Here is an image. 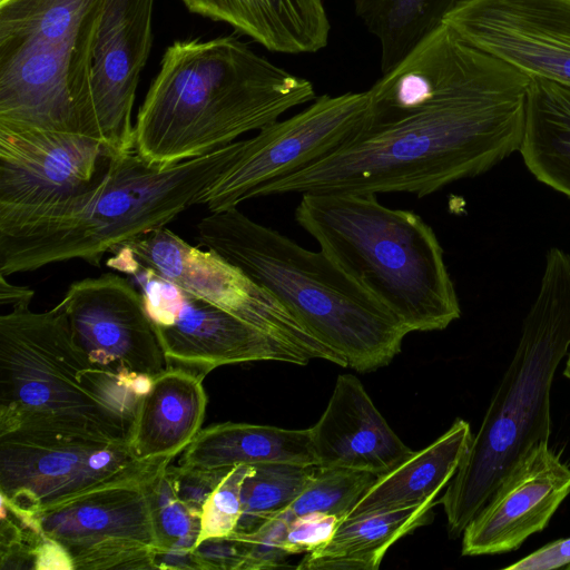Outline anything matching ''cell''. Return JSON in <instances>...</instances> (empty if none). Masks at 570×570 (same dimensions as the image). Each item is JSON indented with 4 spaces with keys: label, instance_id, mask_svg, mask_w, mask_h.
<instances>
[{
    "label": "cell",
    "instance_id": "obj_1",
    "mask_svg": "<svg viewBox=\"0 0 570 570\" xmlns=\"http://www.w3.org/2000/svg\"><path fill=\"white\" fill-rule=\"evenodd\" d=\"M402 110L370 111L340 148L266 183L247 200L285 194L431 195L520 149L532 77L474 47L445 22L380 78Z\"/></svg>",
    "mask_w": 570,
    "mask_h": 570
},
{
    "label": "cell",
    "instance_id": "obj_2",
    "mask_svg": "<svg viewBox=\"0 0 570 570\" xmlns=\"http://www.w3.org/2000/svg\"><path fill=\"white\" fill-rule=\"evenodd\" d=\"M316 97L309 80L237 37L176 41L138 110L135 149L158 165L203 156Z\"/></svg>",
    "mask_w": 570,
    "mask_h": 570
},
{
    "label": "cell",
    "instance_id": "obj_3",
    "mask_svg": "<svg viewBox=\"0 0 570 570\" xmlns=\"http://www.w3.org/2000/svg\"><path fill=\"white\" fill-rule=\"evenodd\" d=\"M246 139L170 165L136 149L114 155L88 190L47 208L0 217V274L81 259L99 266L106 253L166 227L238 160Z\"/></svg>",
    "mask_w": 570,
    "mask_h": 570
},
{
    "label": "cell",
    "instance_id": "obj_4",
    "mask_svg": "<svg viewBox=\"0 0 570 570\" xmlns=\"http://www.w3.org/2000/svg\"><path fill=\"white\" fill-rule=\"evenodd\" d=\"M151 380L94 364L58 304L40 313L19 305L0 316V436L128 442Z\"/></svg>",
    "mask_w": 570,
    "mask_h": 570
},
{
    "label": "cell",
    "instance_id": "obj_5",
    "mask_svg": "<svg viewBox=\"0 0 570 570\" xmlns=\"http://www.w3.org/2000/svg\"><path fill=\"white\" fill-rule=\"evenodd\" d=\"M199 245L269 291L316 340L357 372L387 365L410 333L321 249L298 245L237 207L196 225Z\"/></svg>",
    "mask_w": 570,
    "mask_h": 570
},
{
    "label": "cell",
    "instance_id": "obj_6",
    "mask_svg": "<svg viewBox=\"0 0 570 570\" xmlns=\"http://www.w3.org/2000/svg\"><path fill=\"white\" fill-rule=\"evenodd\" d=\"M296 223L410 333L442 331L461 316L443 248L415 212L377 194H304Z\"/></svg>",
    "mask_w": 570,
    "mask_h": 570
},
{
    "label": "cell",
    "instance_id": "obj_7",
    "mask_svg": "<svg viewBox=\"0 0 570 570\" xmlns=\"http://www.w3.org/2000/svg\"><path fill=\"white\" fill-rule=\"evenodd\" d=\"M569 347L570 255L553 247L513 357L439 499L450 538L463 533L520 455L535 443L549 442L552 381Z\"/></svg>",
    "mask_w": 570,
    "mask_h": 570
},
{
    "label": "cell",
    "instance_id": "obj_8",
    "mask_svg": "<svg viewBox=\"0 0 570 570\" xmlns=\"http://www.w3.org/2000/svg\"><path fill=\"white\" fill-rule=\"evenodd\" d=\"M110 254L106 265L138 285L168 367L205 379L228 364L309 362L292 346L165 279L121 248Z\"/></svg>",
    "mask_w": 570,
    "mask_h": 570
},
{
    "label": "cell",
    "instance_id": "obj_9",
    "mask_svg": "<svg viewBox=\"0 0 570 570\" xmlns=\"http://www.w3.org/2000/svg\"><path fill=\"white\" fill-rule=\"evenodd\" d=\"M154 0H102L98 19L73 58L79 132L114 155L135 149L131 114L151 48Z\"/></svg>",
    "mask_w": 570,
    "mask_h": 570
},
{
    "label": "cell",
    "instance_id": "obj_10",
    "mask_svg": "<svg viewBox=\"0 0 570 570\" xmlns=\"http://www.w3.org/2000/svg\"><path fill=\"white\" fill-rule=\"evenodd\" d=\"M171 460H138L128 442L63 436H0V491L37 514L87 493L150 479Z\"/></svg>",
    "mask_w": 570,
    "mask_h": 570
},
{
    "label": "cell",
    "instance_id": "obj_11",
    "mask_svg": "<svg viewBox=\"0 0 570 570\" xmlns=\"http://www.w3.org/2000/svg\"><path fill=\"white\" fill-rule=\"evenodd\" d=\"M117 247L184 291L259 328L307 358L347 367L340 355L308 333L269 291L219 254L190 245L167 227Z\"/></svg>",
    "mask_w": 570,
    "mask_h": 570
},
{
    "label": "cell",
    "instance_id": "obj_12",
    "mask_svg": "<svg viewBox=\"0 0 570 570\" xmlns=\"http://www.w3.org/2000/svg\"><path fill=\"white\" fill-rule=\"evenodd\" d=\"M368 90L317 96L306 108L246 139L236 164L198 200L209 212L237 207L255 188L297 171L348 141L363 126Z\"/></svg>",
    "mask_w": 570,
    "mask_h": 570
},
{
    "label": "cell",
    "instance_id": "obj_13",
    "mask_svg": "<svg viewBox=\"0 0 570 570\" xmlns=\"http://www.w3.org/2000/svg\"><path fill=\"white\" fill-rule=\"evenodd\" d=\"M148 480L41 511L36 514L41 530L67 550L75 570L153 569L157 541L145 490Z\"/></svg>",
    "mask_w": 570,
    "mask_h": 570
},
{
    "label": "cell",
    "instance_id": "obj_14",
    "mask_svg": "<svg viewBox=\"0 0 570 570\" xmlns=\"http://www.w3.org/2000/svg\"><path fill=\"white\" fill-rule=\"evenodd\" d=\"M76 343L100 368L137 380L168 368L141 292L115 272L71 283L58 303Z\"/></svg>",
    "mask_w": 570,
    "mask_h": 570
},
{
    "label": "cell",
    "instance_id": "obj_15",
    "mask_svg": "<svg viewBox=\"0 0 570 570\" xmlns=\"http://www.w3.org/2000/svg\"><path fill=\"white\" fill-rule=\"evenodd\" d=\"M114 154L79 132L0 122V217L62 203L94 186Z\"/></svg>",
    "mask_w": 570,
    "mask_h": 570
},
{
    "label": "cell",
    "instance_id": "obj_16",
    "mask_svg": "<svg viewBox=\"0 0 570 570\" xmlns=\"http://www.w3.org/2000/svg\"><path fill=\"white\" fill-rule=\"evenodd\" d=\"M442 21L524 73L570 87V0H463Z\"/></svg>",
    "mask_w": 570,
    "mask_h": 570
},
{
    "label": "cell",
    "instance_id": "obj_17",
    "mask_svg": "<svg viewBox=\"0 0 570 570\" xmlns=\"http://www.w3.org/2000/svg\"><path fill=\"white\" fill-rule=\"evenodd\" d=\"M569 494L570 466L549 442L533 444L465 527L462 556H493L520 548L548 525Z\"/></svg>",
    "mask_w": 570,
    "mask_h": 570
},
{
    "label": "cell",
    "instance_id": "obj_18",
    "mask_svg": "<svg viewBox=\"0 0 570 570\" xmlns=\"http://www.w3.org/2000/svg\"><path fill=\"white\" fill-rule=\"evenodd\" d=\"M76 53L33 40L0 41V122L79 132L72 85Z\"/></svg>",
    "mask_w": 570,
    "mask_h": 570
},
{
    "label": "cell",
    "instance_id": "obj_19",
    "mask_svg": "<svg viewBox=\"0 0 570 570\" xmlns=\"http://www.w3.org/2000/svg\"><path fill=\"white\" fill-rule=\"evenodd\" d=\"M309 429L316 464L321 465L381 475L413 452L352 374L337 376L324 412Z\"/></svg>",
    "mask_w": 570,
    "mask_h": 570
},
{
    "label": "cell",
    "instance_id": "obj_20",
    "mask_svg": "<svg viewBox=\"0 0 570 570\" xmlns=\"http://www.w3.org/2000/svg\"><path fill=\"white\" fill-rule=\"evenodd\" d=\"M203 380L176 367L153 377L138 402L128 438L138 460H173L191 443L208 402Z\"/></svg>",
    "mask_w": 570,
    "mask_h": 570
},
{
    "label": "cell",
    "instance_id": "obj_21",
    "mask_svg": "<svg viewBox=\"0 0 570 570\" xmlns=\"http://www.w3.org/2000/svg\"><path fill=\"white\" fill-rule=\"evenodd\" d=\"M189 11L223 21L269 51L315 53L328 43L324 0H181Z\"/></svg>",
    "mask_w": 570,
    "mask_h": 570
},
{
    "label": "cell",
    "instance_id": "obj_22",
    "mask_svg": "<svg viewBox=\"0 0 570 570\" xmlns=\"http://www.w3.org/2000/svg\"><path fill=\"white\" fill-rule=\"evenodd\" d=\"M472 438L470 424L456 419L431 444L379 475L346 518L435 499L456 473Z\"/></svg>",
    "mask_w": 570,
    "mask_h": 570
},
{
    "label": "cell",
    "instance_id": "obj_23",
    "mask_svg": "<svg viewBox=\"0 0 570 570\" xmlns=\"http://www.w3.org/2000/svg\"><path fill=\"white\" fill-rule=\"evenodd\" d=\"M271 462L316 464L311 429L225 422L200 430L180 464L200 469Z\"/></svg>",
    "mask_w": 570,
    "mask_h": 570
},
{
    "label": "cell",
    "instance_id": "obj_24",
    "mask_svg": "<svg viewBox=\"0 0 570 570\" xmlns=\"http://www.w3.org/2000/svg\"><path fill=\"white\" fill-rule=\"evenodd\" d=\"M531 174L570 197V87L532 77L519 149Z\"/></svg>",
    "mask_w": 570,
    "mask_h": 570
},
{
    "label": "cell",
    "instance_id": "obj_25",
    "mask_svg": "<svg viewBox=\"0 0 570 570\" xmlns=\"http://www.w3.org/2000/svg\"><path fill=\"white\" fill-rule=\"evenodd\" d=\"M102 0H0V41L33 40L78 50Z\"/></svg>",
    "mask_w": 570,
    "mask_h": 570
},
{
    "label": "cell",
    "instance_id": "obj_26",
    "mask_svg": "<svg viewBox=\"0 0 570 570\" xmlns=\"http://www.w3.org/2000/svg\"><path fill=\"white\" fill-rule=\"evenodd\" d=\"M463 0H355V13L380 48L381 72L393 68Z\"/></svg>",
    "mask_w": 570,
    "mask_h": 570
},
{
    "label": "cell",
    "instance_id": "obj_27",
    "mask_svg": "<svg viewBox=\"0 0 570 570\" xmlns=\"http://www.w3.org/2000/svg\"><path fill=\"white\" fill-rule=\"evenodd\" d=\"M439 499L391 510L368 512L343 519L332 540L308 552L312 557H355L377 569L386 551L402 537L431 521Z\"/></svg>",
    "mask_w": 570,
    "mask_h": 570
},
{
    "label": "cell",
    "instance_id": "obj_28",
    "mask_svg": "<svg viewBox=\"0 0 570 570\" xmlns=\"http://www.w3.org/2000/svg\"><path fill=\"white\" fill-rule=\"evenodd\" d=\"M314 464L271 462L254 465L242 488V514L235 533H248L291 507Z\"/></svg>",
    "mask_w": 570,
    "mask_h": 570
},
{
    "label": "cell",
    "instance_id": "obj_29",
    "mask_svg": "<svg viewBox=\"0 0 570 570\" xmlns=\"http://www.w3.org/2000/svg\"><path fill=\"white\" fill-rule=\"evenodd\" d=\"M377 476L366 471L314 464L289 510L294 515L322 512L345 519Z\"/></svg>",
    "mask_w": 570,
    "mask_h": 570
},
{
    "label": "cell",
    "instance_id": "obj_30",
    "mask_svg": "<svg viewBox=\"0 0 570 570\" xmlns=\"http://www.w3.org/2000/svg\"><path fill=\"white\" fill-rule=\"evenodd\" d=\"M167 465L145 483L156 548L193 550L200 533V515L177 497Z\"/></svg>",
    "mask_w": 570,
    "mask_h": 570
},
{
    "label": "cell",
    "instance_id": "obj_31",
    "mask_svg": "<svg viewBox=\"0 0 570 570\" xmlns=\"http://www.w3.org/2000/svg\"><path fill=\"white\" fill-rule=\"evenodd\" d=\"M254 465L232 466L204 504L200 533L196 542L235 533L242 514V488Z\"/></svg>",
    "mask_w": 570,
    "mask_h": 570
},
{
    "label": "cell",
    "instance_id": "obj_32",
    "mask_svg": "<svg viewBox=\"0 0 570 570\" xmlns=\"http://www.w3.org/2000/svg\"><path fill=\"white\" fill-rule=\"evenodd\" d=\"M0 569H35V553L45 539L36 514L1 499Z\"/></svg>",
    "mask_w": 570,
    "mask_h": 570
},
{
    "label": "cell",
    "instance_id": "obj_33",
    "mask_svg": "<svg viewBox=\"0 0 570 570\" xmlns=\"http://www.w3.org/2000/svg\"><path fill=\"white\" fill-rule=\"evenodd\" d=\"M294 517L288 508L269 517L252 532L232 535L242 540L247 550L243 570L275 569L284 566L289 556L285 549L286 533Z\"/></svg>",
    "mask_w": 570,
    "mask_h": 570
},
{
    "label": "cell",
    "instance_id": "obj_34",
    "mask_svg": "<svg viewBox=\"0 0 570 570\" xmlns=\"http://www.w3.org/2000/svg\"><path fill=\"white\" fill-rule=\"evenodd\" d=\"M230 468L200 469L180 464L167 465V473L177 497L196 514Z\"/></svg>",
    "mask_w": 570,
    "mask_h": 570
},
{
    "label": "cell",
    "instance_id": "obj_35",
    "mask_svg": "<svg viewBox=\"0 0 570 570\" xmlns=\"http://www.w3.org/2000/svg\"><path fill=\"white\" fill-rule=\"evenodd\" d=\"M341 519L337 515L309 512L295 515L289 522L285 549L287 553L312 552L326 546L333 538Z\"/></svg>",
    "mask_w": 570,
    "mask_h": 570
},
{
    "label": "cell",
    "instance_id": "obj_36",
    "mask_svg": "<svg viewBox=\"0 0 570 570\" xmlns=\"http://www.w3.org/2000/svg\"><path fill=\"white\" fill-rule=\"evenodd\" d=\"M200 570H243L247 550L235 537L208 538L193 548Z\"/></svg>",
    "mask_w": 570,
    "mask_h": 570
},
{
    "label": "cell",
    "instance_id": "obj_37",
    "mask_svg": "<svg viewBox=\"0 0 570 570\" xmlns=\"http://www.w3.org/2000/svg\"><path fill=\"white\" fill-rule=\"evenodd\" d=\"M566 568L570 570V538L550 542L504 570H551Z\"/></svg>",
    "mask_w": 570,
    "mask_h": 570
},
{
    "label": "cell",
    "instance_id": "obj_38",
    "mask_svg": "<svg viewBox=\"0 0 570 570\" xmlns=\"http://www.w3.org/2000/svg\"><path fill=\"white\" fill-rule=\"evenodd\" d=\"M35 570H75L67 550L56 540L47 537L35 553Z\"/></svg>",
    "mask_w": 570,
    "mask_h": 570
},
{
    "label": "cell",
    "instance_id": "obj_39",
    "mask_svg": "<svg viewBox=\"0 0 570 570\" xmlns=\"http://www.w3.org/2000/svg\"><path fill=\"white\" fill-rule=\"evenodd\" d=\"M153 569H176V570H200L199 564L193 553L187 549H161L156 548L153 560Z\"/></svg>",
    "mask_w": 570,
    "mask_h": 570
},
{
    "label": "cell",
    "instance_id": "obj_40",
    "mask_svg": "<svg viewBox=\"0 0 570 570\" xmlns=\"http://www.w3.org/2000/svg\"><path fill=\"white\" fill-rule=\"evenodd\" d=\"M7 276L0 274V304L11 305H30L35 296V291L27 286L11 284L7 281Z\"/></svg>",
    "mask_w": 570,
    "mask_h": 570
},
{
    "label": "cell",
    "instance_id": "obj_41",
    "mask_svg": "<svg viewBox=\"0 0 570 570\" xmlns=\"http://www.w3.org/2000/svg\"><path fill=\"white\" fill-rule=\"evenodd\" d=\"M563 375L570 380V353L568 355V360L566 362V367H564V371H563Z\"/></svg>",
    "mask_w": 570,
    "mask_h": 570
}]
</instances>
